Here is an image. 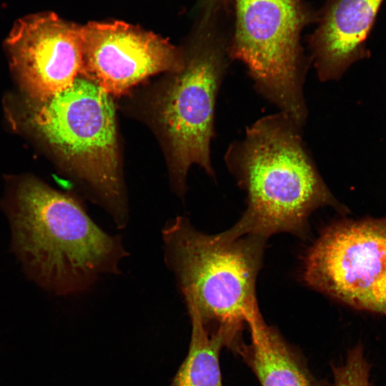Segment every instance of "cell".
<instances>
[{
    "label": "cell",
    "instance_id": "cell-12",
    "mask_svg": "<svg viewBox=\"0 0 386 386\" xmlns=\"http://www.w3.org/2000/svg\"><path fill=\"white\" fill-rule=\"evenodd\" d=\"M192 335L187 357L170 386H222L219 355L227 340L219 329L210 332L198 316L189 313Z\"/></svg>",
    "mask_w": 386,
    "mask_h": 386
},
{
    "label": "cell",
    "instance_id": "cell-6",
    "mask_svg": "<svg viewBox=\"0 0 386 386\" xmlns=\"http://www.w3.org/2000/svg\"><path fill=\"white\" fill-rule=\"evenodd\" d=\"M231 60L242 62L257 91L300 125L307 118L304 84L310 61L300 46L307 16L299 0H234Z\"/></svg>",
    "mask_w": 386,
    "mask_h": 386
},
{
    "label": "cell",
    "instance_id": "cell-9",
    "mask_svg": "<svg viewBox=\"0 0 386 386\" xmlns=\"http://www.w3.org/2000/svg\"><path fill=\"white\" fill-rule=\"evenodd\" d=\"M5 45L21 87L38 103L70 86L80 74L81 25L51 11L17 20Z\"/></svg>",
    "mask_w": 386,
    "mask_h": 386
},
{
    "label": "cell",
    "instance_id": "cell-13",
    "mask_svg": "<svg viewBox=\"0 0 386 386\" xmlns=\"http://www.w3.org/2000/svg\"><path fill=\"white\" fill-rule=\"evenodd\" d=\"M332 371L334 386H371L370 365L361 344L349 350L345 362L334 366Z\"/></svg>",
    "mask_w": 386,
    "mask_h": 386
},
{
    "label": "cell",
    "instance_id": "cell-3",
    "mask_svg": "<svg viewBox=\"0 0 386 386\" xmlns=\"http://www.w3.org/2000/svg\"><path fill=\"white\" fill-rule=\"evenodd\" d=\"M164 261L174 274L189 313L212 323L232 342L243 325L260 313L255 293L265 239L207 234L177 216L162 231Z\"/></svg>",
    "mask_w": 386,
    "mask_h": 386
},
{
    "label": "cell",
    "instance_id": "cell-2",
    "mask_svg": "<svg viewBox=\"0 0 386 386\" xmlns=\"http://www.w3.org/2000/svg\"><path fill=\"white\" fill-rule=\"evenodd\" d=\"M11 215L17 247L55 291H84L99 277L119 273L127 253L75 197L36 180L19 188Z\"/></svg>",
    "mask_w": 386,
    "mask_h": 386
},
{
    "label": "cell",
    "instance_id": "cell-4",
    "mask_svg": "<svg viewBox=\"0 0 386 386\" xmlns=\"http://www.w3.org/2000/svg\"><path fill=\"white\" fill-rule=\"evenodd\" d=\"M39 105L32 122L90 189L91 200L117 227L129 219L111 96L79 75L73 84Z\"/></svg>",
    "mask_w": 386,
    "mask_h": 386
},
{
    "label": "cell",
    "instance_id": "cell-10",
    "mask_svg": "<svg viewBox=\"0 0 386 386\" xmlns=\"http://www.w3.org/2000/svg\"><path fill=\"white\" fill-rule=\"evenodd\" d=\"M384 0H331L311 36L310 63L322 82L337 81L371 54L367 40Z\"/></svg>",
    "mask_w": 386,
    "mask_h": 386
},
{
    "label": "cell",
    "instance_id": "cell-11",
    "mask_svg": "<svg viewBox=\"0 0 386 386\" xmlns=\"http://www.w3.org/2000/svg\"><path fill=\"white\" fill-rule=\"evenodd\" d=\"M247 325L250 343L242 342L236 352L250 366L262 386H315L303 365L260 313Z\"/></svg>",
    "mask_w": 386,
    "mask_h": 386
},
{
    "label": "cell",
    "instance_id": "cell-5",
    "mask_svg": "<svg viewBox=\"0 0 386 386\" xmlns=\"http://www.w3.org/2000/svg\"><path fill=\"white\" fill-rule=\"evenodd\" d=\"M229 41L202 21L183 68L156 100V117L170 154V171L179 197L185 193L187 172L198 164L210 176V142L218 90L231 60Z\"/></svg>",
    "mask_w": 386,
    "mask_h": 386
},
{
    "label": "cell",
    "instance_id": "cell-8",
    "mask_svg": "<svg viewBox=\"0 0 386 386\" xmlns=\"http://www.w3.org/2000/svg\"><path fill=\"white\" fill-rule=\"evenodd\" d=\"M80 76L120 96L147 78L181 70L184 57L166 39L119 21L81 26Z\"/></svg>",
    "mask_w": 386,
    "mask_h": 386
},
{
    "label": "cell",
    "instance_id": "cell-7",
    "mask_svg": "<svg viewBox=\"0 0 386 386\" xmlns=\"http://www.w3.org/2000/svg\"><path fill=\"white\" fill-rule=\"evenodd\" d=\"M303 277L355 309L386 315V218L330 226L310 249Z\"/></svg>",
    "mask_w": 386,
    "mask_h": 386
},
{
    "label": "cell",
    "instance_id": "cell-14",
    "mask_svg": "<svg viewBox=\"0 0 386 386\" xmlns=\"http://www.w3.org/2000/svg\"><path fill=\"white\" fill-rule=\"evenodd\" d=\"M218 0H200L201 5L204 9L205 14H209L212 12L213 7L217 4Z\"/></svg>",
    "mask_w": 386,
    "mask_h": 386
},
{
    "label": "cell",
    "instance_id": "cell-1",
    "mask_svg": "<svg viewBox=\"0 0 386 386\" xmlns=\"http://www.w3.org/2000/svg\"><path fill=\"white\" fill-rule=\"evenodd\" d=\"M302 127L279 112L247 127L244 137L228 147L225 163L247 196L244 213L227 230L232 236L300 234L314 209L330 205L346 210L321 177Z\"/></svg>",
    "mask_w": 386,
    "mask_h": 386
}]
</instances>
